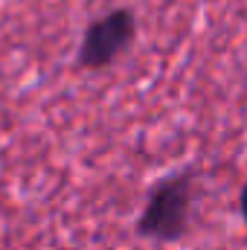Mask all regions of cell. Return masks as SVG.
Here are the masks:
<instances>
[{
  "label": "cell",
  "instance_id": "1",
  "mask_svg": "<svg viewBox=\"0 0 247 250\" xmlns=\"http://www.w3.org/2000/svg\"><path fill=\"white\" fill-rule=\"evenodd\" d=\"M134 32H137V21L128 9H114L105 18L93 21L76 50V64L84 70H105L111 64L120 62L134 44Z\"/></svg>",
  "mask_w": 247,
  "mask_h": 250
}]
</instances>
